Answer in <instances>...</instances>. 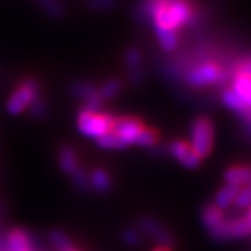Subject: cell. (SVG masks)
Instances as JSON below:
<instances>
[{
  "instance_id": "obj_4",
  "label": "cell",
  "mask_w": 251,
  "mask_h": 251,
  "mask_svg": "<svg viewBox=\"0 0 251 251\" xmlns=\"http://www.w3.org/2000/svg\"><path fill=\"white\" fill-rule=\"evenodd\" d=\"M39 96V86L35 79H27L24 85H21L18 89L12 94L9 101H8V110L12 114H21L30 106L31 102Z\"/></svg>"
},
{
  "instance_id": "obj_21",
  "label": "cell",
  "mask_w": 251,
  "mask_h": 251,
  "mask_svg": "<svg viewBox=\"0 0 251 251\" xmlns=\"http://www.w3.org/2000/svg\"><path fill=\"white\" fill-rule=\"evenodd\" d=\"M98 91H99V90H96L95 87L89 85V83L78 82L71 86V94H72L73 96L81 98V99H85V100L89 99L90 96H93L94 94H96Z\"/></svg>"
},
{
  "instance_id": "obj_18",
  "label": "cell",
  "mask_w": 251,
  "mask_h": 251,
  "mask_svg": "<svg viewBox=\"0 0 251 251\" xmlns=\"http://www.w3.org/2000/svg\"><path fill=\"white\" fill-rule=\"evenodd\" d=\"M223 221L225 219H223L222 209L217 208V206H208V208L204 209V212H202V222H204V225L209 229L215 228L218 225H221Z\"/></svg>"
},
{
  "instance_id": "obj_26",
  "label": "cell",
  "mask_w": 251,
  "mask_h": 251,
  "mask_svg": "<svg viewBox=\"0 0 251 251\" xmlns=\"http://www.w3.org/2000/svg\"><path fill=\"white\" fill-rule=\"evenodd\" d=\"M50 241H51V244L54 245V248L58 249L59 251L72 248V246H71L70 240H68V238H67L66 236L63 235L62 232L59 231H54L50 233Z\"/></svg>"
},
{
  "instance_id": "obj_25",
  "label": "cell",
  "mask_w": 251,
  "mask_h": 251,
  "mask_svg": "<svg viewBox=\"0 0 251 251\" xmlns=\"http://www.w3.org/2000/svg\"><path fill=\"white\" fill-rule=\"evenodd\" d=\"M72 181L73 183H75V186H76L77 188H79V190H82V191L89 190L90 178L89 176H87V173L85 172L82 168H77L76 171L72 173Z\"/></svg>"
},
{
  "instance_id": "obj_22",
  "label": "cell",
  "mask_w": 251,
  "mask_h": 251,
  "mask_svg": "<svg viewBox=\"0 0 251 251\" xmlns=\"http://www.w3.org/2000/svg\"><path fill=\"white\" fill-rule=\"evenodd\" d=\"M223 101L227 106H229L231 109L236 110V112H246V108H245L244 102L241 101V99L238 98L237 94L233 91V90H227L225 94H223Z\"/></svg>"
},
{
  "instance_id": "obj_10",
  "label": "cell",
  "mask_w": 251,
  "mask_h": 251,
  "mask_svg": "<svg viewBox=\"0 0 251 251\" xmlns=\"http://www.w3.org/2000/svg\"><path fill=\"white\" fill-rule=\"evenodd\" d=\"M232 90L237 94V96L244 102L246 112L251 110V76L246 73H240L236 75L233 79V87ZM245 112V113H246ZM244 113V114H245Z\"/></svg>"
},
{
  "instance_id": "obj_23",
  "label": "cell",
  "mask_w": 251,
  "mask_h": 251,
  "mask_svg": "<svg viewBox=\"0 0 251 251\" xmlns=\"http://www.w3.org/2000/svg\"><path fill=\"white\" fill-rule=\"evenodd\" d=\"M158 142V133L154 131V129H149L145 128L142 129L140 135L137 136V139H136L135 144L140 146H146V148H151Z\"/></svg>"
},
{
  "instance_id": "obj_14",
  "label": "cell",
  "mask_w": 251,
  "mask_h": 251,
  "mask_svg": "<svg viewBox=\"0 0 251 251\" xmlns=\"http://www.w3.org/2000/svg\"><path fill=\"white\" fill-rule=\"evenodd\" d=\"M126 64L129 68V77L135 83L140 82V63H141V55L136 49H129L126 53Z\"/></svg>"
},
{
  "instance_id": "obj_31",
  "label": "cell",
  "mask_w": 251,
  "mask_h": 251,
  "mask_svg": "<svg viewBox=\"0 0 251 251\" xmlns=\"http://www.w3.org/2000/svg\"><path fill=\"white\" fill-rule=\"evenodd\" d=\"M154 251H169V249L168 248H164V246H160V248L155 249V250H154Z\"/></svg>"
},
{
  "instance_id": "obj_3",
  "label": "cell",
  "mask_w": 251,
  "mask_h": 251,
  "mask_svg": "<svg viewBox=\"0 0 251 251\" xmlns=\"http://www.w3.org/2000/svg\"><path fill=\"white\" fill-rule=\"evenodd\" d=\"M213 125L208 118H198L191 127V149L200 158L209 155L213 146Z\"/></svg>"
},
{
  "instance_id": "obj_8",
  "label": "cell",
  "mask_w": 251,
  "mask_h": 251,
  "mask_svg": "<svg viewBox=\"0 0 251 251\" xmlns=\"http://www.w3.org/2000/svg\"><path fill=\"white\" fill-rule=\"evenodd\" d=\"M169 150L172 152V155L181 164L185 165L186 168H196L201 162V158L191 149V146L183 141H173L169 146Z\"/></svg>"
},
{
  "instance_id": "obj_32",
  "label": "cell",
  "mask_w": 251,
  "mask_h": 251,
  "mask_svg": "<svg viewBox=\"0 0 251 251\" xmlns=\"http://www.w3.org/2000/svg\"><path fill=\"white\" fill-rule=\"evenodd\" d=\"M246 218H248V221L250 222V225H251V206H250V209H249V212H248V215H246Z\"/></svg>"
},
{
  "instance_id": "obj_27",
  "label": "cell",
  "mask_w": 251,
  "mask_h": 251,
  "mask_svg": "<svg viewBox=\"0 0 251 251\" xmlns=\"http://www.w3.org/2000/svg\"><path fill=\"white\" fill-rule=\"evenodd\" d=\"M236 206L238 208H250L251 206V187H245L238 190L237 195L235 198Z\"/></svg>"
},
{
  "instance_id": "obj_24",
  "label": "cell",
  "mask_w": 251,
  "mask_h": 251,
  "mask_svg": "<svg viewBox=\"0 0 251 251\" xmlns=\"http://www.w3.org/2000/svg\"><path fill=\"white\" fill-rule=\"evenodd\" d=\"M119 91H121V82L117 81V79H109L108 82L102 85L99 94L101 96V99H112Z\"/></svg>"
},
{
  "instance_id": "obj_16",
  "label": "cell",
  "mask_w": 251,
  "mask_h": 251,
  "mask_svg": "<svg viewBox=\"0 0 251 251\" xmlns=\"http://www.w3.org/2000/svg\"><path fill=\"white\" fill-rule=\"evenodd\" d=\"M237 191L238 187L231 185H227L226 187L219 190V192L215 196V206L219 209H226L228 206H231L232 202L235 201Z\"/></svg>"
},
{
  "instance_id": "obj_13",
  "label": "cell",
  "mask_w": 251,
  "mask_h": 251,
  "mask_svg": "<svg viewBox=\"0 0 251 251\" xmlns=\"http://www.w3.org/2000/svg\"><path fill=\"white\" fill-rule=\"evenodd\" d=\"M156 36H158L160 47L165 51H172L178 45V36L175 30H169V28H162V27H156Z\"/></svg>"
},
{
  "instance_id": "obj_2",
  "label": "cell",
  "mask_w": 251,
  "mask_h": 251,
  "mask_svg": "<svg viewBox=\"0 0 251 251\" xmlns=\"http://www.w3.org/2000/svg\"><path fill=\"white\" fill-rule=\"evenodd\" d=\"M113 117L104 113H93L87 110H81L78 113L77 125L78 129L87 137L91 139H100L101 136L110 132L114 123Z\"/></svg>"
},
{
  "instance_id": "obj_12",
  "label": "cell",
  "mask_w": 251,
  "mask_h": 251,
  "mask_svg": "<svg viewBox=\"0 0 251 251\" xmlns=\"http://www.w3.org/2000/svg\"><path fill=\"white\" fill-rule=\"evenodd\" d=\"M59 165L63 172L71 173L72 175L77 168H78V163H77L76 151L70 148V146H64L59 151Z\"/></svg>"
},
{
  "instance_id": "obj_9",
  "label": "cell",
  "mask_w": 251,
  "mask_h": 251,
  "mask_svg": "<svg viewBox=\"0 0 251 251\" xmlns=\"http://www.w3.org/2000/svg\"><path fill=\"white\" fill-rule=\"evenodd\" d=\"M140 226H141L142 231L145 232L146 235L151 236L155 241H158L164 248H168L169 245L172 244L171 233L163 226H160V223H158L155 219L149 218V217L142 218L140 221Z\"/></svg>"
},
{
  "instance_id": "obj_15",
  "label": "cell",
  "mask_w": 251,
  "mask_h": 251,
  "mask_svg": "<svg viewBox=\"0 0 251 251\" xmlns=\"http://www.w3.org/2000/svg\"><path fill=\"white\" fill-rule=\"evenodd\" d=\"M30 249V238L24 231L10 232L8 236V251H22Z\"/></svg>"
},
{
  "instance_id": "obj_17",
  "label": "cell",
  "mask_w": 251,
  "mask_h": 251,
  "mask_svg": "<svg viewBox=\"0 0 251 251\" xmlns=\"http://www.w3.org/2000/svg\"><path fill=\"white\" fill-rule=\"evenodd\" d=\"M90 186H93L96 191L108 192L112 187L109 176L102 169H96L90 176Z\"/></svg>"
},
{
  "instance_id": "obj_11",
  "label": "cell",
  "mask_w": 251,
  "mask_h": 251,
  "mask_svg": "<svg viewBox=\"0 0 251 251\" xmlns=\"http://www.w3.org/2000/svg\"><path fill=\"white\" fill-rule=\"evenodd\" d=\"M225 178L228 185L238 186L251 182V168L249 167H232L225 173Z\"/></svg>"
},
{
  "instance_id": "obj_20",
  "label": "cell",
  "mask_w": 251,
  "mask_h": 251,
  "mask_svg": "<svg viewBox=\"0 0 251 251\" xmlns=\"http://www.w3.org/2000/svg\"><path fill=\"white\" fill-rule=\"evenodd\" d=\"M41 9L54 18H59L63 16V7L58 0H36Z\"/></svg>"
},
{
  "instance_id": "obj_33",
  "label": "cell",
  "mask_w": 251,
  "mask_h": 251,
  "mask_svg": "<svg viewBox=\"0 0 251 251\" xmlns=\"http://www.w3.org/2000/svg\"><path fill=\"white\" fill-rule=\"evenodd\" d=\"M63 251H76V250H75V249H72V248H70V249H66V250H63Z\"/></svg>"
},
{
  "instance_id": "obj_19",
  "label": "cell",
  "mask_w": 251,
  "mask_h": 251,
  "mask_svg": "<svg viewBox=\"0 0 251 251\" xmlns=\"http://www.w3.org/2000/svg\"><path fill=\"white\" fill-rule=\"evenodd\" d=\"M98 144L102 149H125L127 146L126 142L112 131L98 139Z\"/></svg>"
},
{
  "instance_id": "obj_5",
  "label": "cell",
  "mask_w": 251,
  "mask_h": 251,
  "mask_svg": "<svg viewBox=\"0 0 251 251\" xmlns=\"http://www.w3.org/2000/svg\"><path fill=\"white\" fill-rule=\"evenodd\" d=\"M212 235L215 238H231V237H242L249 235L251 232V225L248 218H237L233 221H223L221 225L210 229Z\"/></svg>"
},
{
  "instance_id": "obj_1",
  "label": "cell",
  "mask_w": 251,
  "mask_h": 251,
  "mask_svg": "<svg viewBox=\"0 0 251 251\" xmlns=\"http://www.w3.org/2000/svg\"><path fill=\"white\" fill-rule=\"evenodd\" d=\"M145 13L154 21L155 27L175 31L192 20V8L187 0H150Z\"/></svg>"
},
{
  "instance_id": "obj_7",
  "label": "cell",
  "mask_w": 251,
  "mask_h": 251,
  "mask_svg": "<svg viewBox=\"0 0 251 251\" xmlns=\"http://www.w3.org/2000/svg\"><path fill=\"white\" fill-rule=\"evenodd\" d=\"M142 129H144V125L139 119L126 117V118L114 119L112 132L118 135L126 142V145L128 146L131 144H135L137 136L140 135Z\"/></svg>"
},
{
  "instance_id": "obj_30",
  "label": "cell",
  "mask_w": 251,
  "mask_h": 251,
  "mask_svg": "<svg viewBox=\"0 0 251 251\" xmlns=\"http://www.w3.org/2000/svg\"><path fill=\"white\" fill-rule=\"evenodd\" d=\"M122 237L123 240H125L126 244L129 245V246H136V245H139L140 242V235L135 231V229H126V231L123 232Z\"/></svg>"
},
{
  "instance_id": "obj_29",
  "label": "cell",
  "mask_w": 251,
  "mask_h": 251,
  "mask_svg": "<svg viewBox=\"0 0 251 251\" xmlns=\"http://www.w3.org/2000/svg\"><path fill=\"white\" fill-rule=\"evenodd\" d=\"M30 112L31 114H32L33 117H36V118H43V117L47 114L45 104H44L43 100L40 99L39 96L30 104Z\"/></svg>"
},
{
  "instance_id": "obj_34",
  "label": "cell",
  "mask_w": 251,
  "mask_h": 251,
  "mask_svg": "<svg viewBox=\"0 0 251 251\" xmlns=\"http://www.w3.org/2000/svg\"><path fill=\"white\" fill-rule=\"evenodd\" d=\"M22 251H32L31 249H26V250H22Z\"/></svg>"
},
{
  "instance_id": "obj_28",
  "label": "cell",
  "mask_w": 251,
  "mask_h": 251,
  "mask_svg": "<svg viewBox=\"0 0 251 251\" xmlns=\"http://www.w3.org/2000/svg\"><path fill=\"white\" fill-rule=\"evenodd\" d=\"M87 5L95 12H105L116 5V0H87Z\"/></svg>"
},
{
  "instance_id": "obj_6",
  "label": "cell",
  "mask_w": 251,
  "mask_h": 251,
  "mask_svg": "<svg viewBox=\"0 0 251 251\" xmlns=\"http://www.w3.org/2000/svg\"><path fill=\"white\" fill-rule=\"evenodd\" d=\"M219 78H221V70L214 63H204L201 66L194 68L186 76V81L195 87L206 86L217 82Z\"/></svg>"
}]
</instances>
